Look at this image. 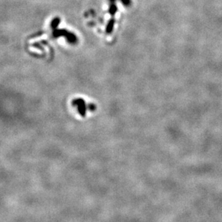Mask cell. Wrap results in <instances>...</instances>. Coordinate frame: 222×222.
Returning <instances> with one entry per match:
<instances>
[{
	"label": "cell",
	"mask_w": 222,
	"mask_h": 222,
	"mask_svg": "<svg viewBox=\"0 0 222 222\" xmlns=\"http://www.w3.org/2000/svg\"><path fill=\"white\" fill-rule=\"evenodd\" d=\"M73 104L76 107H77L78 112L82 117H85L86 114V110L87 109H90L91 111H94L95 109V106L93 104H90L88 106L86 105L85 101L82 99H77L76 100H73Z\"/></svg>",
	"instance_id": "obj_1"
},
{
	"label": "cell",
	"mask_w": 222,
	"mask_h": 222,
	"mask_svg": "<svg viewBox=\"0 0 222 222\" xmlns=\"http://www.w3.org/2000/svg\"><path fill=\"white\" fill-rule=\"evenodd\" d=\"M60 35L66 36L68 40L70 43H76V40H77V38H76L75 35L68 32L66 30H64V29H56V30H55L53 32L54 37H58L60 36Z\"/></svg>",
	"instance_id": "obj_2"
},
{
	"label": "cell",
	"mask_w": 222,
	"mask_h": 222,
	"mask_svg": "<svg viewBox=\"0 0 222 222\" xmlns=\"http://www.w3.org/2000/svg\"><path fill=\"white\" fill-rule=\"evenodd\" d=\"M114 25V19H111V20L109 21V24H108L107 27V33H111V32L112 31V29H113Z\"/></svg>",
	"instance_id": "obj_3"
},
{
	"label": "cell",
	"mask_w": 222,
	"mask_h": 222,
	"mask_svg": "<svg viewBox=\"0 0 222 222\" xmlns=\"http://www.w3.org/2000/svg\"><path fill=\"white\" fill-rule=\"evenodd\" d=\"M59 22H60V19L58 18L55 19L52 22V23H51V26L53 27V28H56V27L58 25Z\"/></svg>",
	"instance_id": "obj_4"
},
{
	"label": "cell",
	"mask_w": 222,
	"mask_h": 222,
	"mask_svg": "<svg viewBox=\"0 0 222 222\" xmlns=\"http://www.w3.org/2000/svg\"><path fill=\"white\" fill-rule=\"evenodd\" d=\"M116 12H117V7H116V6L114 5H112L111 6V7H110L109 12L111 13V15H114Z\"/></svg>",
	"instance_id": "obj_5"
},
{
	"label": "cell",
	"mask_w": 222,
	"mask_h": 222,
	"mask_svg": "<svg viewBox=\"0 0 222 222\" xmlns=\"http://www.w3.org/2000/svg\"><path fill=\"white\" fill-rule=\"evenodd\" d=\"M121 2L125 5H129L130 4V0H121Z\"/></svg>",
	"instance_id": "obj_6"
},
{
	"label": "cell",
	"mask_w": 222,
	"mask_h": 222,
	"mask_svg": "<svg viewBox=\"0 0 222 222\" xmlns=\"http://www.w3.org/2000/svg\"><path fill=\"white\" fill-rule=\"evenodd\" d=\"M111 2H114V0H111Z\"/></svg>",
	"instance_id": "obj_7"
}]
</instances>
